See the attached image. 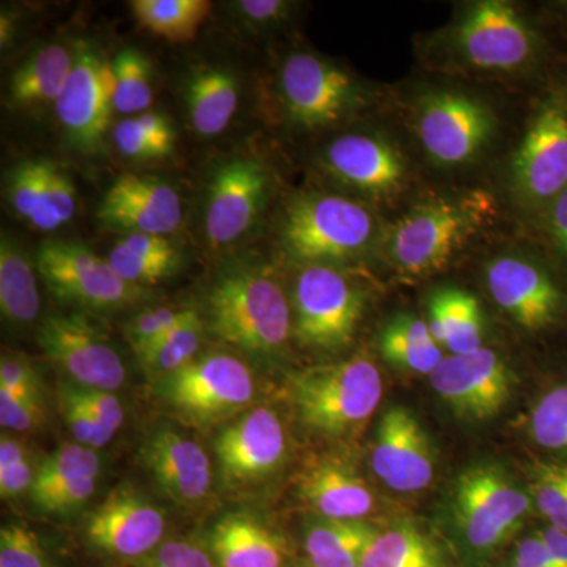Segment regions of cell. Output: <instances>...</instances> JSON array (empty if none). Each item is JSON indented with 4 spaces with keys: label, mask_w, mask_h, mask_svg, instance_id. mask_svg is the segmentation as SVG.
<instances>
[{
    "label": "cell",
    "mask_w": 567,
    "mask_h": 567,
    "mask_svg": "<svg viewBox=\"0 0 567 567\" xmlns=\"http://www.w3.org/2000/svg\"><path fill=\"white\" fill-rule=\"evenodd\" d=\"M424 62L458 76L517 80L543 69L548 41L514 3L476 0L458 7L420 44Z\"/></svg>",
    "instance_id": "cell-1"
},
{
    "label": "cell",
    "mask_w": 567,
    "mask_h": 567,
    "mask_svg": "<svg viewBox=\"0 0 567 567\" xmlns=\"http://www.w3.org/2000/svg\"><path fill=\"white\" fill-rule=\"evenodd\" d=\"M495 215V199L484 189L429 197L390 226L380 246L399 275L427 278L445 270Z\"/></svg>",
    "instance_id": "cell-2"
},
{
    "label": "cell",
    "mask_w": 567,
    "mask_h": 567,
    "mask_svg": "<svg viewBox=\"0 0 567 567\" xmlns=\"http://www.w3.org/2000/svg\"><path fill=\"white\" fill-rule=\"evenodd\" d=\"M208 322L216 338L252 354H274L292 331V309L274 276L256 265L235 264L213 279Z\"/></svg>",
    "instance_id": "cell-3"
},
{
    "label": "cell",
    "mask_w": 567,
    "mask_h": 567,
    "mask_svg": "<svg viewBox=\"0 0 567 567\" xmlns=\"http://www.w3.org/2000/svg\"><path fill=\"white\" fill-rule=\"evenodd\" d=\"M279 234L284 251L303 267H333L357 259L382 244L383 237L368 205L328 193L295 197L284 215Z\"/></svg>",
    "instance_id": "cell-4"
},
{
    "label": "cell",
    "mask_w": 567,
    "mask_h": 567,
    "mask_svg": "<svg viewBox=\"0 0 567 567\" xmlns=\"http://www.w3.org/2000/svg\"><path fill=\"white\" fill-rule=\"evenodd\" d=\"M410 112L417 144L429 162L443 169L473 166L498 136L494 106L466 89H425L417 93Z\"/></svg>",
    "instance_id": "cell-5"
},
{
    "label": "cell",
    "mask_w": 567,
    "mask_h": 567,
    "mask_svg": "<svg viewBox=\"0 0 567 567\" xmlns=\"http://www.w3.org/2000/svg\"><path fill=\"white\" fill-rule=\"evenodd\" d=\"M284 115L308 132L336 128L375 104L377 93L352 71L315 52H293L278 78Z\"/></svg>",
    "instance_id": "cell-6"
},
{
    "label": "cell",
    "mask_w": 567,
    "mask_h": 567,
    "mask_svg": "<svg viewBox=\"0 0 567 567\" xmlns=\"http://www.w3.org/2000/svg\"><path fill=\"white\" fill-rule=\"evenodd\" d=\"M507 186L522 207L537 213L567 188V71L533 107L511 155Z\"/></svg>",
    "instance_id": "cell-7"
},
{
    "label": "cell",
    "mask_w": 567,
    "mask_h": 567,
    "mask_svg": "<svg viewBox=\"0 0 567 567\" xmlns=\"http://www.w3.org/2000/svg\"><path fill=\"white\" fill-rule=\"evenodd\" d=\"M290 399L298 420L317 434L339 436L371 417L382 401L379 368L368 358L317 365L290 380Z\"/></svg>",
    "instance_id": "cell-8"
},
{
    "label": "cell",
    "mask_w": 567,
    "mask_h": 567,
    "mask_svg": "<svg viewBox=\"0 0 567 567\" xmlns=\"http://www.w3.org/2000/svg\"><path fill=\"white\" fill-rule=\"evenodd\" d=\"M295 334L305 346L338 350L352 341L363 312V295L330 265H311L293 286Z\"/></svg>",
    "instance_id": "cell-9"
},
{
    "label": "cell",
    "mask_w": 567,
    "mask_h": 567,
    "mask_svg": "<svg viewBox=\"0 0 567 567\" xmlns=\"http://www.w3.org/2000/svg\"><path fill=\"white\" fill-rule=\"evenodd\" d=\"M35 265L37 274L58 300L81 308H122L144 295L141 287L123 281L110 260L78 241H43Z\"/></svg>",
    "instance_id": "cell-10"
},
{
    "label": "cell",
    "mask_w": 567,
    "mask_h": 567,
    "mask_svg": "<svg viewBox=\"0 0 567 567\" xmlns=\"http://www.w3.org/2000/svg\"><path fill=\"white\" fill-rule=\"evenodd\" d=\"M532 495L491 465L465 470L454 487V516L468 546L491 550L532 513Z\"/></svg>",
    "instance_id": "cell-11"
},
{
    "label": "cell",
    "mask_w": 567,
    "mask_h": 567,
    "mask_svg": "<svg viewBox=\"0 0 567 567\" xmlns=\"http://www.w3.org/2000/svg\"><path fill=\"white\" fill-rule=\"evenodd\" d=\"M320 162L336 182L374 203H393L410 185L409 159L386 134H341L324 147Z\"/></svg>",
    "instance_id": "cell-12"
},
{
    "label": "cell",
    "mask_w": 567,
    "mask_h": 567,
    "mask_svg": "<svg viewBox=\"0 0 567 567\" xmlns=\"http://www.w3.org/2000/svg\"><path fill=\"white\" fill-rule=\"evenodd\" d=\"M163 398L192 420H223L252 402L254 380L244 361L230 354L212 353L162 382Z\"/></svg>",
    "instance_id": "cell-13"
},
{
    "label": "cell",
    "mask_w": 567,
    "mask_h": 567,
    "mask_svg": "<svg viewBox=\"0 0 567 567\" xmlns=\"http://www.w3.org/2000/svg\"><path fill=\"white\" fill-rule=\"evenodd\" d=\"M37 341L76 385L114 393L125 383L126 368L121 354L85 316L47 317L39 327Z\"/></svg>",
    "instance_id": "cell-14"
},
{
    "label": "cell",
    "mask_w": 567,
    "mask_h": 567,
    "mask_svg": "<svg viewBox=\"0 0 567 567\" xmlns=\"http://www.w3.org/2000/svg\"><path fill=\"white\" fill-rule=\"evenodd\" d=\"M114 73L111 62L87 44L74 48V66L55 114L70 144L78 151L95 153L114 111Z\"/></svg>",
    "instance_id": "cell-15"
},
{
    "label": "cell",
    "mask_w": 567,
    "mask_h": 567,
    "mask_svg": "<svg viewBox=\"0 0 567 567\" xmlns=\"http://www.w3.org/2000/svg\"><path fill=\"white\" fill-rule=\"evenodd\" d=\"M270 174L259 159L234 158L213 173L205 197V235L213 246L235 244L259 221Z\"/></svg>",
    "instance_id": "cell-16"
},
{
    "label": "cell",
    "mask_w": 567,
    "mask_h": 567,
    "mask_svg": "<svg viewBox=\"0 0 567 567\" xmlns=\"http://www.w3.org/2000/svg\"><path fill=\"white\" fill-rule=\"evenodd\" d=\"M431 385L456 415L491 420L513 398V374L494 350L483 349L443 358L432 372Z\"/></svg>",
    "instance_id": "cell-17"
},
{
    "label": "cell",
    "mask_w": 567,
    "mask_h": 567,
    "mask_svg": "<svg viewBox=\"0 0 567 567\" xmlns=\"http://www.w3.org/2000/svg\"><path fill=\"white\" fill-rule=\"evenodd\" d=\"M486 284L495 305L524 330L537 333L558 322L565 292L543 265L518 254L487 264Z\"/></svg>",
    "instance_id": "cell-18"
},
{
    "label": "cell",
    "mask_w": 567,
    "mask_h": 567,
    "mask_svg": "<svg viewBox=\"0 0 567 567\" xmlns=\"http://www.w3.org/2000/svg\"><path fill=\"white\" fill-rule=\"evenodd\" d=\"M162 509L130 486H118L89 514L85 537L111 557L141 559L163 544Z\"/></svg>",
    "instance_id": "cell-19"
},
{
    "label": "cell",
    "mask_w": 567,
    "mask_h": 567,
    "mask_svg": "<svg viewBox=\"0 0 567 567\" xmlns=\"http://www.w3.org/2000/svg\"><path fill=\"white\" fill-rule=\"evenodd\" d=\"M372 468L383 484L402 494L424 491L434 480L431 442L404 406H391L380 420Z\"/></svg>",
    "instance_id": "cell-20"
},
{
    "label": "cell",
    "mask_w": 567,
    "mask_h": 567,
    "mask_svg": "<svg viewBox=\"0 0 567 567\" xmlns=\"http://www.w3.org/2000/svg\"><path fill=\"white\" fill-rule=\"evenodd\" d=\"M99 219L111 229L128 234L167 235L183 221L181 197L158 178L123 174L104 193Z\"/></svg>",
    "instance_id": "cell-21"
},
{
    "label": "cell",
    "mask_w": 567,
    "mask_h": 567,
    "mask_svg": "<svg viewBox=\"0 0 567 567\" xmlns=\"http://www.w3.org/2000/svg\"><path fill=\"white\" fill-rule=\"evenodd\" d=\"M215 451L224 475L230 481L262 480L282 465L286 431L274 410L259 406L227 425L216 439Z\"/></svg>",
    "instance_id": "cell-22"
},
{
    "label": "cell",
    "mask_w": 567,
    "mask_h": 567,
    "mask_svg": "<svg viewBox=\"0 0 567 567\" xmlns=\"http://www.w3.org/2000/svg\"><path fill=\"white\" fill-rule=\"evenodd\" d=\"M142 457L159 488L178 505H196L210 492V458L199 443L181 432L159 429L148 436Z\"/></svg>",
    "instance_id": "cell-23"
},
{
    "label": "cell",
    "mask_w": 567,
    "mask_h": 567,
    "mask_svg": "<svg viewBox=\"0 0 567 567\" xmlns=\"http://www.w3.org/2000/svg\"><path fill=\"white\" fill-rule=\"evenodd\" d=\"M298 494L327 520H361L374 506V495L363 477L338 461L308 466L298 481Z\"/></svg>",
    "instance_id": "cell-24"
},
{
    "label": "cell",
    "mask_w": 567,
    "mask_h": 567,
    "mask_svg": "<svg viewBox=\"0 0 567 567\" xmlns=\"http://www.w3.org/2000/svg\"><path fill=\"white\" fill-rule=\"evenodd\" d=\"M210 551L218 567H282L281 536L248 514H229L210 532Z\"/></svg>",
    "instance_id": "cell-25"
},
{
    "label": "cell",
    "mask_w": 567,
    "mask_h": 567,
    "mask_svg": "<svg viewBox=\"0 0 567 567\" xmlns=\"http://www.w3.org/2000/svg\"><path fill=\"white\" fill-rule=\"evenodd\" d=\"M240 99L238 80L223 66L205 65L192 71L185 84V102L194 132L219 136L233 122Z\"/></svg>",
    "instance_id": "cell-26"
},
{
    "label": "cell",
    "mask_w": 567,
    "mask_h": 567,
    "mask_svg": "<svg viewBox=\"0 0 567 567\" xmlns=\"http://www.w3.org/2000/svg\"><path fill=\"white\" fill-rule=\"evenodd\" d=\"M429 330L450 354L483 349V311L475 295L458 287H442L429 298Z\"/></svg>",
    "instance_id": "cell-27"
},
{
    "label": "cell",
    "mask_w": 567,
    "mask_h": 567,
    "mask_svg": "<svg viewBox=\"0 0 567 567\" xmlns=\"http://www.w3.org/2000/svg\"><path fill=\"white\" fill-rule=\"evenodd\" d=\"M74 66V50L44 44L18 66L10 81V102L17 107L58 103Z\"/></svg>",
    "instance_id": "cell-28"
},
{
    "label": "cell",
    "mask_w": 567,
    "mask_h": 567,
    "mask_svg": "<svg viewBox=\"0 0 567 567\" xmlns=\"http://www.w3.org/2000/svg\"><path fill=\"white\" fill-rule=\"evenodd\" d=\"M37 265L10 235L0 241V315L9 327L25 328L41 311Z\"/></svg>",
    "instance_id": "cell-29"
},
{
    "label": "cell",
    "mask_w": 567,
    "mask_h": 567,
    "mask_svg": "<svg viewBox=\"0 0 567 567\" xmlns=\"http://www.w3.org/2000/svg\"><path fill=\"white\" fill-rule=\"evenodd\" d=\"M182 254L162 235L128 234L114 245L107 260L123 281L153 286L169 278L182 264Z\"/></svg>",
    "instance_id": "cell-30"
},
{
    "label": "cell",
    "mask_w": 567,
    "mask_h": 567,
    "mask_svg": "<svg viewBox=\"0 0 567 567\" xmlns=\"http://www.w3.org/2000/svg\"><path fill=\"white\" fill-rule=\"evenodd\" d=\"M380 353L388 363L404 371L431 375L443 361V353L427 322L415 316L399 315L388 322L379 339Z\"/></svg>",
    "instance_id": "cell-31"
},
{
    "label": "cell",
    "mask_w": 567,
    "mask_h": 567,
    "mask_svg": "<svg viewBox=\"0 0 567 567\" xmlns=\"http://www.w3.org/2000/svg\"><path fill=\"white\" fill-rule=\"evenodd\" d=\"M377 533L361 520H328L309 529L306 554L315 567H360L364 550Z\"/></svg>",
    "instance_id": "cell-32"
},
{
    "label": "cell",
    "mask_w": 567,
    "mask_h": 567,
    "mask_svg": "<svg viewBox=\"0 0 567 567\" xmlns=\"http://www.w3.org/2000/svg\"><path fill=\"white\" fill-rule=\"evenodd\" d=\"M134 20L144 31L171 43L196 39L212 11L207 0H134Z\"/></svg>",
    "instance_id": "cell-33"
},
{
    "label": "cell",
    "mask_w": 567,
    "mask_h": 567,
    "mask_svg": "<svg viewBox=\"0 0 567 567\" xmlns=\"http://www.w3.org/2000/svg\"><path fill=\"white\" fill-rule=\"evenodd\" d=\"M204 322L196 311L188 309L181 322L167 331L144 353H141L142 369L153 379L166 380L192 364L203 344Z\"/></svg>",
    "instance_id": "cell-34"
},
{
    "label": "cell",
    "mask_w": 567,
    "mask_h": 567,
    "mask_svg": "<svg viewBox=\"0 0 567 567\" xmlns=\"http://www.w3.org/2000/svg\"><path fill=\"white\" fill-rule=\"evenodd\" d=\"M360 567H443L434 544L417 529L398 527L377 533Z\"/></svg>",
    "instance_id": "cell-35"
},
{
    "label": "cell",
    "mask_w": 567,
    "mask_h": 567,
    "mask_svg": "<svg viewBox=\"0 0 567 567\" xmlns=\"http://www.w3.org/2000/svg\"><path fill=\"white\" fill-rule=\"evenodd\" d=\"M102 458L96 450L80 443H63L39 465L35 483L29 492L33 505L55 488L87 476H100Z\"/></svg>",
    "instance_id": "cell-36"
},
{
    "label": "cell",
    "mask_w": 567,
    "mask_h": 567,
    "mask_svg": "<svg viewBox=\"0 0 567 567\" xmlns=\"http://www.w3.org/2000/svg\"><path fill=\"white\" fill-rule=\"evenodd\" d=\"M114 73V111L123 115H140L153 103L152 63L134 48H126L111 62Z\"/></svg>",
    "instance_id": "cell-37"
},
{
    "label": "cell",
    "mask_w": 567,
    "mask_h": 567,
    "mask_svg": "<svg viewBox=\"0 0 567 567\" xmlns=\"http://www.w3.org/2000/svg\"><path fill=\"white\" fill-rule=\"evenodd\" d=\"M529 495L548 525L567 533V462L536 461L529 470Z\"/></svg>",
    "instance_id": "cell-38"
},
{
    "label": "cell",
    "mask_w": 567,
    "mask_h": 567,
    "mask_svg": "<svg viewBox=\"0 0 567 567\" xmlns=\"http://www.w3.org/2000/svg\"><path fill=\"white\" fill-rule=\"evenodd\" d=\"M529 432L537 445L567 457V383L539 399L529 417Z\"/></svg>",
    "instance_id": "cell-39"
},
{
    "label": "cell",
    "mask_w": 567,
    "mask_h": 567,
    "mask_svg": "<svg viewBox=\"0 0 567 567\" xmlns=\"http://www.w3.org/2000/svg\"><path fill=\"white\" fill-rule=\"evenodd\" d=\"M76 196L73 181L52 163L47 189L41 197L39 208L33 213L29 223L43 233L59 229L63 224L73 219L74 213H76Z\"/></svg>",
    "instance_id": "cell-40"
},
{
    "label": "cell",
    "mask_w": 567,
    "mask_h": 567,
    "mask_svg": "<svg viewBox=\"0 0 567 567\" xmlns=\"http://www.w3.org/2000/svg\"><path fill=\"white\" fill-rule=\"evenodd\" d=\"M51 162L48 159H25L11 169L7 183V199L18 216L31 219L47 189Z\"/></svg>",
    "instance_id": "cell-41"
},
{
    "label": "cell",
    "mask_w": 567,
    "mask_h": 567,
    "mask_svg": "<svg viewBox=\"0 0 567 567\" xmlns=\"http://www.w3.org/2000/svg\"><path fill=\"white\" fill-rule=\"evenodd\" d=\"M59 406L74 442L80 445L100 450L114 439V435L96 421L87 405L81 401L76 386L70 380L62 382L59 386Z\"/></svg>",
    "instance_id": "cell-42"
},
{
    "label": "cell",
    "mask_w": 567,
    "mask_h": 567,
    "mask_svg": "<svg viewBox=\"0 0 567 567\" xmlns=\"http://www.w3.org/2000/svg\"><path fill=\"white\" fill-rule=\"evenodd\" d=\"M0 567H52V561L39 535L14 522L0 529Z\"/></svg>",
    "instance_id": "cell-43"
},
{
    "label": "cell",
    "mask_w": 567,
    "mask_h": 567,
    "mask_svg": "<svg viewBox=\"0 0 567 567\" xmlns=\"http://www.w3.org/2000/svg\"><path fill=\"white\" fill-rule=\"evenodd\" d=\"M188 309L155 308L142 311L134 317L126 327V338L132 344L134 353L140 357L148 347L155 344L167 331L173 330L181 322Z\"/></svg>",
    "instance_id": "cell-44"
},
{
    "label": "cell",
    "mask_w": 567,
    "mask_h": 567,
    "mask_svg": "<svg viewBox=\"0 0 567 567\" xmlns=\"http://www.w3.org/2000/svg\"><path fill=\"white\" fill-rule=\"evenodd\" d=\"M44 410L41 395L14 394L0 390V424L11 432H32L43 424Z\"/></svg>",
    "instance_id": "cell-45"
},
{
    "label": "cell",
    "mask_w": 567,
    "mask_h": 567,
    "mask_svg": "<svg viewBox=\"0 0 567 567\" xmlns=\"http://www.w3.org/2000/svg\"><path fill=\"white\" fill-rule=\"evenodd\" d=\"M137 567H218L212 555L188 540H166L141 558Z\"/></svg>",
    "instance_id": "cell-46"
},
{
    "label": "cell",
    "mask_w": 567,
    "mask_h": 567,
    "mask_svg": "<svg viewBox=\"0 0 567 567\" xmlns=\"http://www.w3.org/2000/svg\"><path fill=\"white\" fill-rule=\"evenodd\" d=\"M0 390L43 398L39 372L31 361L20 353L3 354L0 361Z\"/></svg>",
    "instance_id": "cell-47"
},
{
    "label": "cell",
    "mask_w": 567,
    "mask_h": 567,
    "mask_svg": "<svg viewBox=\"0 0 567 567\" xmlns=\"http://www.w3.org/2000/svg\"><path fill=\"white\" fill-rule=\"evenodd\" d=\"M112 140H114L118 152L126 158L151 162V159H162L164 156H169V153L142 132L134 117L118 122L112 130Z\"/></svg>",
    "instance_id": "cell-48"
},
{
    "label": "cell",
    "mask_w": 567,
    "mask_h": 567,
    "mask_svg": "<svg viewBox=\"0 0 567 567\" xmlns=\"http://www.w3.org/2000/svg\"><path fill=\"white\" fill-rule=\"evenodd\" d=\"M100 476H87L82 480L73 481L65 486L55 488L50 495L41 498L35 506L43 513L59 514L66 511L76 509L89 502V498L95 494L99 486Z\"/></svg>",
    "instance_id": "cell-49"
},
{
    "label": "cell",
    "mask_w": 567,
    "mask_h": 567,
    "mask_svg": "<svg viewBox=\"0 0 567 567\" xmlns=\"http://www.w3.org/2000/svg\"><path fill=\"white\" fill-rule=\"evenodd\" d=\"M74 386H76L81 401L87 405L96 421L112 435L117 434L123 421H125V410H123L117 395L111 393V391L93 390V388L80 386L76 383H74Z\"/></svg>",
    "instance_id": "cell-50"
},
{
    "label": "cell",
    "mask_w": 567,
    "mask_h": 567,
    "mask_svg": "<svg viewBox=\"0 0 567 567\" xmlns=\"http://www.w3.org/2000/svg\"><path fill=\"white\" fill-rule=\"evenodd\" d=\"M551 248L567 262V188L539 213Z\"/></svg>",
    "instance_id": "cell-51"
},
{
    "label": "cell",
    "mask_w": 567,
    "mask_h": 567,
    "mask_svg": "<svg viewBox=\"0 0 567 567\" xmlns=\"http://www.w3.org/2000/svg\"><path fill=\"white\" fill-rule=\"evenodd\" d=\"M235 9L251 24L271 25L287 20L292 3L282 0H241L235 3Z\"/></svg>",
    "instance_id": "cell-52"
},
{
    "label": "cell",
    "mask_w": 567,
    "mask_h": 567,
    "mask_svg": "<svg viewBox=\"0 0 567 567\" xmlns=\"http://www.w3.org/2000/svg\"><path fill=\"white\" fill-rule=\"evenodd\" d=\"M39 465H35L32 454L18 462L17 465L10 466L6 472H0V495L3 499L17 498L25 492H31L33 483H35Z\"/></svg>",
    "instance_id": "cell-53"
},
{
    "label": "cell",
    "mask_w": 567,
    "mask_h": 567,
    "mask_svg": "<svg viewBox=\"0 0 567 567\" xmlns=\"http://www.w3.org/2000/svg\"><path fill=\"white\" fill-rule=\"evenodd\" d=\"M513 567H559L540 535L527 537L517 546Z\"/></svg>",
    "instance_id": "cell-54"
},
{
    "label": "cell",
    "mask_w": 567,
    "mask_h": 567,
    "mask_svg": "<svg viewBox=\"0 0 567 567\" xmlns=\"http://www.w3.org/2000/svg\"><path fill=\"white\" fill-rule=\"evenodd\" d=\"M559 567H567V533L548 527L539 533Z\"/></svg>",
    "instance_id": "cell-55"
},
{
    "label": "cell",
    "mask_w": 567,
    "mask_h": 567,
    "mask_svg": "<svg viewBox=\"0 0 567 567\" xmlns=\"http://www.w3.org/2000/svg\"><path fill=\"white\" fill-rule=\"evenodd\" d=\"M14 33H17L14 18L10 13H2V18H0V43H2V48L9 47Z\"/></svg>",
    "instance_id": "cell-56"
},
{
    "label": "cell",
    "mask_w": 567,
    "mask_h": 567,
    "mask_svg": "<svg viewBox=\"0 0 567 567\" xmlns=\"http://www.w3.org/2000/svg\"><path fill=\"white\" fill-rule=\"evenodd\" d=\"M561 10H565L566 13H567V2H563L561 3Z\"/></svg>",
    "instance_id": "cell-57"
}]
</instances>
